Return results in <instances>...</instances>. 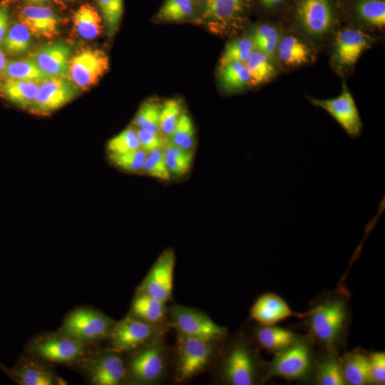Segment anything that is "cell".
I'll return each instance as SVG.
<instances>
[{"mask_svg": "<svg viewBox=\"0 0 385 385\" xmlns=\"http://www.w3.org/2000/svg\"><path fill=\"white\" fill-rule=\"evenodd\" d=\"M284 29L318 49L329 43L341 25L339 0H291Z\"/></svg>", "mask_w": 385, "mask_h": 385, "instance_id": "cell-1", "label": "cell"}, {"mask_svg": "<svg viewBox=\"0 0 385 385\" xmlns=\"http://www.w3.org/2000/svg\"><path fill=\"white\" fill-rule=\"evenodd\" d=\"M377 36L346 24L341 25L329 41V62L341 77L349 75L362 53L377 41Z\"/></svg>", "mask_w": 385, "mask_h": 385, "instance_id": "cell-2", "label": "cell"}, {"mask_svg": "<svg viewBox=\"0 0 385 385\" xmlns=\"http://www.w3.org/2000/svg\"><path fill=\"white\" fill-rule=\"evenodd\" d=\"M307 317L312 336L331 351L341 340L346 326V303L342 297L328 298L310 309Z\"/></svg>", "mask_w": 385, "mask_h": 385, "instance_id": "cell-3", "label": "cell"}, {"mask_svg": "<svg viewBox=\"0 0 385 385\" xmlns=\"http://www.w3.org/2000/svg\"><path fill=\"white\" fill-rule=\"evenodd\" d=\"M88 344L60 331L37 337L29 346L31 354L44 361L73 364L88 356Z\"/></svg>", "mask_w": 385, "mask_h": 385, "instance_id": "cell-4", "label": "cell"}, {"mask_svg": "<svg viewBox=\"0 0 385 385\" xmlns=\"http://www.w3.org/2000/svg\"><path fill=\"white\" fill-rule=\"evenodd\" d=\"M115 323L112 319L98 310L81 307L66 315L61 331L90 344L108 337Z\"/></svg>", "mask_w": 385, "mask_h": 385, "instance_id": "cell-5", "label": "cell"}, {"mask_svg": "<svg viewBox=\"0 0 385 385\" xmlns=\"http://www.w3.org/2000/svg\"><path fill=\"white\" fill-rule=\"evenodd\" d=\"M250 0H201V17L221 34H235L245 24Z\"/></svg>", "mask_w": 385, "mask_h": 385, "instance_id": "cell-6", "label": "cell"}, {"mask_svg": "<svg viewBox=\"0 0 385 385\" xmlns=\"http://www.w3.org/2000/svg\"><path fill=\"white\" fill-rule=\"evenodd\" d=\"M109 68V58L100 48H82L71 56L67 78L78 88L93 86Z\"/></svg>", "mask_w": 385, "mask_h": 385, "instance_id": "cell-7", "label": "cell"}, {"mask_svg": "<svg viewBox=\"0 0 385 385\" xmlns=\"http://www.w3.org/2000/svg\"><path fill=\"white\" fill-rule=\"evenodd\" d=\"M314 106L324 110L352 139L358 138L363 129L361 115L354 98L344 81L340 94L332 98L307 97Z\"/></svg>", "mask_w": 385, "mask_h": 385, "instance_id": "cell-8", "label": "cell"}, {"mask_svg": "<svg viewBox=\"0 0 385 385\" xmlns=\"http://www.w3.org/2000/svg\"><path fill=\"white\" fill-rule=\"evenodd\" d=\"M168 312L170 324L179 335L215 341L225 334L223 327L195 309L174 304Z\"/></svg>", "mask_w": 385, "mask_h": 385, "instance_id": "cell-9", "label": "cell"}, {"mask_svg": "<svg viewBox=\"0 0 385 385\" xmlns=\"http://www.w3.org/2000/svg\"><path fill=\"white\" fill-rule=\"evenodd\" d=\"M342 19L347 24L376 35L385 28V0H339Z\"/></svg>", "mask_w": 385, "mask_h": 385, "instance_id": "cell-10", "label": "cell"}, {"mask_svg": "<svg viewBox=\"0 0 385 385\" xmlns=\"http://www.w3.org/2000/svg\"><path fill=\"white\" fill-rule=\"evenodd\" d=\"M312 365L310 347L307 342L297 340L287 348L277 352L268 365L265 377L277 376L288 380L301 379L308 374Z\"/></svg>", "mask_w": 385, "mask_h": 385, "instance_id": "cell-11", "label": "cell"}, {"mask_svg": "<svg viewBox=\"0 0 385 385\" xmlns=\"http://www.w3.org/2000/svg\"><path fill=\"white\" fill-rule=\"evenodd\" d=\"M158 324L146 322L130 314L115 322L108 337L111 347L117 353L131 351L144 346L155 337Z\"/></svg>", "mask_w": 385, "mask_h": 385, "instance_id": "cell-12", "label": "cell"}, {"mask_svg": "<svg viewBox=\"0 0 385 385\" xmlns=\"http://www.w3.org/2000/svg\"><path fill=\"white\" fill-rule=\"evenodd\" d=\"M210 340L178 335L177 378L188 379L208 364L214 346Z\"/></svg>", "mask_w": 385, "mask_h": 385, "instance_id": "cell-13", "label": "cell"}, {"mask_svg": "<svg viewBox=\"0 0 385 385\" xmlns=\"http://www.w3.org/2000/svg\"><path fill=\"white\" fill-rule=\"evenodd\" d=\"M165 368V357L163 346L151 342L138 350L130 358L128 373L139 384H153L163 376Z\"/></svg>", "mask_w": 385, "mask_h": 385, "instance_id": "cell-14", "label": "cell"}, {"mask_svg": "<svg viewBox=\"0 0 385 385\" xmlns=\"http://www.w3.org/2000/svg\"><path fill=\"white\" fill-rule=\"evenodd\" d=\"M110 349L85 358V372L89 381L96 385H118L128 374L123 359Z\"/></svg>", "mask_w": 385, "mask_h": 385, "instance_id": "cell-15", "label": "cell"}, {"mask_svg": "<svg viewBox=\"0 0 385 385\" xmlns=\"http://www.w3.org/2000/svg\"><path fill=\"white\" fill-rule=\"evenodd\" d=\"M317 49L299 35L284 29L278 41L274 61L279 69H296L312 64Z\"/></svg>", "mask_w": 385, "mask_h": 385, "instance_id": "cell-16", "label": "cell"}, {"mask_svg": "<svg viewBox=\"0 0 385 385\" xmlns=\"http://www.w3.org/2000/svg\"><path fill=\"white\" fill-rule=\"evenodd\" d=\"M175 262L174 251H163L143 279L138 292L166 303L172 295Z\"/></svg>", "mask_w": 385, "mask_h": 385, "instance_id": "cell-17", "label": "cell"}, {"mask_svg": "<svg viewBox=\"0 0 385 385\" xmlns=\"http://www.w3.org/2000/svg\"><path fill=\"white\" fill-rule=\"evenodd\" d=\"M76 88L68 78L49 77L39 83L31 110L41 115L53 112L75 97Z\"/></svg>", "mask_w": 385, "mask_h": 385, "instance_id": "cell-18", "label": "cell"}, {"mask_svg": "<svg viewBox=\"0 0 385 385\" xmlns=\"http://www.w3.org/2000/svg\"><path fill=\"white\" fill-rule=\"evenodd\" d=\"M71 48L62 41L43 44L29 54L48 77L67 78Z\"/></svg>", "mask_w": 385, "mask_h": 385, "instance_id": "cell-19", "label": "cell"}, {"mask_svg": "<svg viewBox=\"0 0 385 385\" xmlns=\"http://www.w3.org/2000/svg\"><path fill=\"white\" fill-rule=\"evenodd\" d=\"M254 358L243 344L235 345L228 353L222 367L225 381L232 385H252L256 377Z\"/></svg>", "mask_w": 385, "mask_h": 385, "instance_id": "cell-20", "label": "cell"}, {"mask_svg": "<svg viewBox=\"0 0 385 385\" xmlns=\"http://www.w3.org/2000/svg\"><path fill=\"white\" fill-rule=\"evenodd\" d=\"M18 19L37 38L51 39L59 34V18L46 5L26 4L19 8Z\"/></svg>", "mask_w": 385, "mask_h": 385, "instance_id": "cell-21", "label": "cell"}, {"mask_svg": "<svg viewBox=\"0 0 385 385\" xmlns=\"http://www.w3.org/2000/svg\"><path fill=\"white\" fill-rule=\"evenodd\" d=\"M309 314L310 310L305 313L293 312L284 299L273 293L260 296L250 309V317L263 326L274 325L291 317L304 318Z\"/></svg>", "mask_w": 385, "mask_h": 385, "instance_id": "cell-22", "label": "cell"}, {"mask_svg": "<svg viewBox=\"0 0 385 385\" xmlns=\"http://www.w3.org/2000/svg\"><path fill=\"white\" fill-rule=\"evenodd\" d=\"M4 371L20 385L65 384L50 367L31 358L22 359L14 367L5 368Z\"/></svg>", "mask_w": 385, "mask_h": 385, "instance_id": "cell-23", "label": "cell"}, {"mask_svg": "<svg viewBox=\"0 0 385 385\" xmlns=\"http://www.w3.org/2000/svg\"><path fill=\"white\" fill-rule=\"evenodd\" d=\"M38 82L4 78L0 81V93L14 104L30 108L36 98Z\"/></svg>", "mask_w": 385, "mask_h": 385, "instance_id": "cell-24", "label": "cell"}, {"mask_svg": "<svg viewBox=\"0 0 385 385\" xmlns=\"http://www.w3.org/2000/svg\"><path fill=\"white\" fill-rule=\"evenodd\" d=\"M283 31L282 24L274 21H264L255 24L248 36L255 49L266 53L274 61L276 48Z\"/></svg>", "mask_w": 385, "mask_h": 385, "instance_id": "cell-25", "label": "cell"}, {"mask_svg": "<svg viewBox=\"0 0 385 385\" xmlns=\"http://www.w3.org/2000/svg\"><path fill=\"white\" fill-rule=\"evenodd\" d=\"M102 16L90 4H84L76 10L72 16L73 29L86 39H93L103 30Z\"/></svg>", "mask_w": 385, "mask_h": 385, "instance_id": "cell-26", "label": "cell"}, {"mask_svg": "<svg viewBox=\"0 0 385 385\" xmlns=\"http://www.w3.org/2000/svg\"><path fill=\"white\" fill-rule=\"evenodd\" d=\"M250 77L252 86H257L273 80L279 73L275 61L266 53L254 49L245 62Z\"/></svg>", "mask_w": 385, "mask_h": 385, "instance_id": "cell-27", "label": "cell"}, {"mask_svg": "<svg viewBox=\"0 0 385 385\" xmlns=\"http://www.w3.org/2000/svg\"><path fill=\"white\" fill-rule=\"evenodd\" d=\"M168 309L165 302L138 292L131 306V314L146 322L158 324L165 319Z\"/></svg>", "mask_w": 385, "mask_h": 385, "instance_id": "cell-28", "label": "cell"}, {"mask_svg": "<svg viewBox=\"0 0 385 385\" xmlns=\"http://www.w3.org/2000/svg\"><path fill=\"white\" fill-rule=\"evenodd\" d=\"M340 360L345 382L352 385L369 382V356L359 351H353Z\"/></svg>", "mask_w": 385, "mask_h": 385, "instance_id": "cell-29", "label": "cell"}, {"mask_svg": "<svg viewBox=\"0 0 385 385\" xmlns=\"http://www.w3.org/2000/svg\"><path fill=\"white\" fill-rule=\"evenodd\" d=\"M218 71L221 86L228 93H237L252 86L251 77L244 62H231Z\"/></svg>", "mask_w": 385, "mask_h": 385, "instance_id": "cell-30", "label": "cell"}, {"mask_svg": "<svg viewBox=\"0 0 385 385\" xmlns=\"http://www.w3.org/2000/svg\"><path fill=\"white\" fill-rule=\"evenodd\" d=\"M256 337L262 347L274 352H279L297 341L293 332L274 325H262L257 330Z\"/></svg>", "mask_w": 385, "mask_h": 385, "instance_id": "cell-31", "label": "cell"}, {"mask_svg": "<svg viewBox=\"0 0 385 385\" xmlns=\"http://www.w3.org/2000/svg\"><path fill=\"white\" fill-rule=\"evenodd\" d=\"M201 0H165L156 14L163 21H180L194 16L200 9Z\"/></svg>", "mask_w": 385, "mask_h": 385, "instance_id": "cell-32", "label": "cell"}, {"mask_svg": "<svg viewBox=\"0 0 385 385\" xmlns=\"http://www.w3.org/2000/svg\"><path fill=\"white\" fill-rule=\"evenodd\" d=\"M163 153L171 177L180 178L190 170L193 160L192 150L180 148L168 139Z\"/></svg>", "mask_w": 385, "mask_h": 385, "instance_id": "cell-33", "label": "cell"}, {"mask_svg": "<svg viewBox=\"0 0 385 385\" xmlns=\"http://www.w3.org/2000/svg\"><path fill=\"white\" fill-rule=\"evenodd\" d=\"M4 78L31 81L41 83L48 77L29 56L25 58L7 61L1 73Z\"/></svg>", "mask_w": 385, "mask_h": 385, "instance_id": "cell-34", "label": "cell"}, {"mask_svg": "<svg viewBox=\"0 0 385 385\" xmlns=\"http://www.w3.org/2000/svg\"><path fill=\"white\" fill-rule=\"evenodd\" d=\"M31 34L19 21L9 27L2 41L4 51L10 55H18L29 50Z\"/></svg>", "mask_w": 385, "mask_h": 385, "instance_id": "cell-35", "label": "cell"}, {"mask_svg": "<svg viewBox=\"0 0 385 385\" xmlns=\"http://www.w3.org/2000/svg\"><path fill=\"white\" fill-rule=\"evenodd\" d=\"M317 381L321 385L345 384L341 360L336 355L330 353L319 361Z\"/></svg>", "mask_w": 385, "mask_h": 385, "instance_id": "cell-36", "label": "cell"}, {"mask_svg": "<svg viewBox=\"0 0 385 385\" xmlns=\"http://www.w3.org/2000/svg\"><path fill=\"white\" fill-rule=\"evenodd\" d=\"M255 49L252 40L248 36L235 38L229 41L219 61L218 69L234 62H245Z\"/></svg>", "mask_w": 385, "mask_h": 385, "instance_id": "cell-37", "label": "cell"}, {"mask_svg": "<svg viewBox=\"0 0 385 385\" xmlns=\"http://www.w3.org/2000/svg\"><path fill=\"white\" fill-rule=\"evenodd\" d=\"M161 105L154 101H147L139 108L133 120L136 128L150 133L161 134L160 130V112Z\"/></svg>", "mask_w": 385, "mask_h": 385, "instance_id": "cell-38", "label": "cell"}, {"mask_svg": "<svg viewBox=\"0 0 385 385\" xmlns=\"http://www.w3.org/2000/svg\"><path fill=\"white\" fill-rule=\"evenodd\" d=\"M169 140L184 149L192 150L195 145V129L190 115L185 111L180 115Z\"/></svg>", "mask_w": 385, "mask_h": 385, "instance_id": "cell-39", "label": "cell"}, {"mask_svg": "<svg viewBox=\"0 0 385 385\" xmlns=\"http://www.w3.org/2000/svg\"><path fill=\"white\" fill-rule=\"evenodd\" d=\"M183 111L180 99L169 98L160 106V130L163 135L169 138Z\"/></svg>", "mask_w": 385, "mask_h": 385, "instance_id": "cell-40", "label": "cell"}, {"mask_svg": "<svg viewBox=\"0 0 385 385\" xmlns=\"http://www.w3.org/2000/svg\"><path fill=\"white\" fill-rule=\"evenodd\" d=\"M141 148L135 128L128 127L107 143L109 155L121 154Z\"/></svg>", "mask_w": 385, "mask_h": 385, "instance_id": "cell-41", "label": "cell"}, {"mask_svg": "<svg viewBox=\"0 0 385 385\" xmlns=\"http://www.w3.org/2000/svg\"><path fill=\"white\" fill-rule=\"evenodd\" d=\"M108 34L113 36L117 31L123 13V0H97Z\"/></svg>", "mask_w": 385, "mask_h": 385, "instance_id": "cell-42", "label": "cell"}, {"mask_svg": "<svg viewBox=\"0 0 385 385\" xmlns=\"http://www.w3.org/2000/svg\"><path fill=\"white\" fill-rule=\"evenodd\" d=\"M143 173L160 180H170L171 175L165 163L163 148L155 149L147 153Z\"/></svg>", "mask_w": 385, "mask_h": 385, "instance_id": "cell-43", "label": "cell"}, {"mask_svg": "<svg viewBox=\"0 0 385 385\" xmlns=\"http://www.w3.org/2000/svg\"><path fill=\"white\" fill-rule=\"evenodd\" d=\"M146 156L147 152L143 148L121 154L109 155L110 159L115 166L120 170L133 173L143 172Z\"/></svg>", "mask_w": 385, "mask_h": 385, "instance_id": "cell-44", "label": "cell"}, {"mask_svg": "<svg viewBox=\"0 0 385 385\" xmlns=\"http://www.w3.org/2000/svg\"><path fill=\"white\" fill-rule=\"evenodd\" d=\"M369 382L384 384L385 381V354L375 352L369 356Z\"/></svg>", "mask_w": 385, "mask_h": 385, "instance_id": "cell-45", "label": "cell"}, {"mask_svg": "<svg viewBox=\"0 0 385 385\" xmlns=\"http://www.w3.org/2000/svg\"><path fill=\"white\" fill-rule=\"evenodd\" d=\"M141 148L147 153L155 149L164 148L168 138L162 134H156L140 128H135Z\"/></svg>", "mask_w": 385, "mask_h": 385, "instance_id": "cell-46", "label": "cell"}, {"mask_svg": "<svg viewBox=\"0 0 385 385\" xmlns=\"http://www.w3.org/2000/svg\"><path fill=\"white\" fill-rule=\"evenodd\" d=\"M260 8L272 17L282 16L286 13L291 0H257Z\"/></svg>", "mask_w": 385, "mask_h": 385, "instance_id": "cell-47", "label": "cell"}, {"mask_svg": "<svg viewBox=\"0 0 385 385\" xmlns=\"http://www.w3.org/2000/svg\"><path fill=\"white\" fill-rule=\"evenodd\" d=\"M9 14L8 7L5 5L0 6V45L9 29Z\"/></svg>", "mask_w": 385, "mask_h": 385, "instance_id": "cell-48", "label": "cell"}, {"mask_svg": "<svg viewBox=\"0 0 385 385\" xmlns=\"http://www.w3.org/2000/svg\"><path fill=\"white\" fill-rule=\"evenodd\" d=\"M7 63V60L6 58L5 54L0 49V73L4 70L6 65Z\"/></svg>", "mask_w": 385, "mask_h": 385, "instance_id": "cell-49", "label": "cell"}, {"mask_svg": "<svg viewBox=\"0 0 385 385\" xmlns=\"http://www.w3.org/2000/svg\"><path fill=\"white\" fill-rule=\"evenodd\" d=\"M24 1L25 3L28 4H34V5H46V4L48 3L49 1L52 0H21Z\"/></svg>", "mask_w": 385, "mask_h": 385, "instance_id": "cell-50", "label": "cell"}, {"mask_svg": "<svg viewBox=\"0 0 385 385\" xmlns=\"http://www.w3.org/2000/svg\"><path fill=\"white\" fill-rule=\"evenodd\" d=\"M0 368L4 371V369H5V366H3V365L0 363Z\"/></svg>", "mask_w": 385, "mask_h": 385, "instance_id": "cell-51", "label": "cell"}, {"mask_svg": "<svg viewBox=\"0 0 385 385\" xmlns=\"http://www.w3.org/2000/svg\"><path fill=\"white\" fill-rule=\"evenodd\" d=\"M57 1H58V0H57ZM68 1H75V0H68Z\"/></svg>", "mask_w": 385, "mask_h": 385, "instance_id": "cell-52", "label": "cell"}]
</instances>
